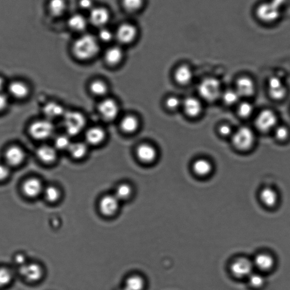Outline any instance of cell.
Here are the masks:
<instances>
[{
  "instance_id": "41",
  "label": "cell",
  "mask_w": 290,
  "mask_h": 290,
  "mask_svg": "<svg viewBox=\"0 0 290 290\" xmlns=\"http://www.w3.org/2000/svg\"><path fill=\"white\" fill-rule=\"evenodd\" d=\"M97 37L99 42L103 43H109L115 38V33L106 27L99 29Z\"/></svg>"
},
{
  "instance_id": "40",
  "label": "cell",
  "mask_w": 290,
  "mask_h": 290,
  "mask_svg": "<svg viewBox=\"0 0 290 290\" xmlns=\"http://www.w3.org/2000/svg\"><path fill=\"white\" fill-rule=\"evenodd\" d=\"M144 0H122L124 9L129 12L140 10L144 5Z\"/></svg>"
},
{
  "instance_id": "28",
  "label": "cell",
  "mask_w": 290,
  "mask_h": 290,
  "mask_svg": "<svg viewBox=\"0 0 290 290\" xmlns=\"http://www.w3.org/2000/svg\"><path fill=\"white\" fill-rule=\"evenodd\" d=\"M145 288L146 281L144 278L137 274L127 278L124 287L126 290H144Z\"/></svg>"
},
{
  "instance_id": "35",
  "label": "cell",
  "mask_w": 290,
  "mask_h": 290,
  "mask_svg": "<svg viewBox=\"0 0 290 290\" xmlns=\"http://www.w3.org/2000/svg\"><path fill=\"white\" fill-rule=\"evenodd\" d=\"M91 92L98 97H103L108 92V86L106 83L101 80H95L91 83L90 85Z\"/></svg>"
},
{
  "instance_id": "21",
  "label": "cell",
  "mask_w": 290,
  "mask_h": 290,
  "mask_svg": "<svg viewBox=\"0 0 290 290\" xmlns=\"http://www.w3.org/2000/svg\"><path fill=\"white\" fill-rule=\"evenodd\" d=\"M39 160L46 164H53L58 157L57 150L53 146L43 145L37 150Z\"/></svg>"
},
{
  "instance_id": "23",
  "label": "cell",
  "mask_w": 290,
  "mask_h": 290,
  "mask_svg": "<svg viewBox=\"0 0 290 290\" xmlns=\"http://www.w3.org/2000/svg\"><path fill=\"white\" fill-rule=\"evenodd\" d=\"M185 113L188 116L195 117L202 113V106L200 101L195 98L189 97L182 103Z\"/></svg>"
},
{
  "instance_id": "39",
  "label": "cell",
  "mask_w": 290,
  "mask_h": 290,
  "mask_svg": "<svg viewBox=\"0 0 290 290\" xmlns=\"http://www.w3.org/2000/svg\"><path fill=\"white\" fill-rule=\"evenodd\" d=\"M225 104L228 106H232L239 101V95L236 90H229L222 95Z\"/></svg>"
},
{
  "instance_id": "17",
  "label": "cell",
  "mask_w": 290,
  "mask_h": 290,
  "mask_svg": "<svg viewBox=\"0 0 290 290\" xmlns=\"http://www.w3.org/2000/svg\"><path fill=\"white\" fill-rule=\"evenodd\" d=\"M236 91L240 97H251L255 92V85L251 78L242 77L236 83Z\"/></svg>"
},
{
  "instance_id": "12",
  "label": "cell",
  "mask_w": 290,
  "mask_h": 290,
  "mask_svg": "<svg viewBox=\"0 0 290 290\" xmlns=\"http://www.w3.org/2000/svg\"><path fill=\"white\" fill-rule=\"evenodd\" d=\"M101 116L107 121H112L118 115L119 108L117 103L112 99H106L102 101L98 107Z\"/></svg>"
},
{
  "instance_id": "1",
  "label": "cell",
  "mask_w": 290,
  "mask_h": 290,
  "mask_svg": "<svg viewBox=\"0 0 290 290\" xmlns=\"http://www.w3.org/2000/svg\"><path fill=\"white\" fill-rule=\"evenodd\" d=\"M74 57L79 60L88 61L94 58L100 51V42L96 36L82 34L74 42L72 47Z\"/></svg>"
},
{
  "instance_id": "32",
  "label": "cell",
  "mask_w": 290,
  "mask_h": 290,
  "mask_svg": "<svg viewBox=\"0 0 290 290\" xmlns=\"http://www.w3.org/2000/svg\"><path fill=\"white\" fill-rule=\"evenodd\" d=\"M140 123L138 118L129 115L122 118L120 123L121 129L127 133H133L138 129Z\"/></svg>"
},
{
  "instance_id": "20",
  "label": "cell",
  "mask_w": 290,
  "mask_h": 290,
  "mask_svg": "<svg viewBox=\"0 0 290 290\" xmlns=\"http://www.w3.org/2000/svg\"><path fill=\"white\" fill-rule=\"evenodd\" d=\"M106 137L105 130L101 127L94 126L85 133V140L87 144L92 145L101 144Z\"/></svg>"
},
{
  "instance_id": "22",
  "label": "cell",
  "mask_w": 290,
  "mask_h": 290,
  "mask_svg": "<svg viewBox=\"0 0 290 290\" xmlns=\"http://www.w3.org/2000/svg\"><path fill=\"white\" fill-rule=\"evenodd\" d=\"M43 111L46 118L50 120L62 117L66 112L61 105L55 102L47 103L44 106Z\"/></svg>"
},
{
  "instance_id": "33",
  "label": "cell",
  "mask_w": 290,
  "mask_h": 290,
  "mask_svg": "<svg viewBox=\"0 0 290 290\" xmlns=\"http://www.w3.org/2000/svg\"><path fill=\"white\" fill-rule=\"evenodd\" d=\"M68 151L71 157L76 160H80L85 157L88 151V148L86 143L77 142L71 143Z\"/></svg>"
},
{
  "instance_id": "26",
  "label": "cell",
  "mask_w": 290,
  "mask_h": 290,
  "mask_svg": "<svg viewBox=\"0 0 290 290\" xmlns=\"http://www.w3.org/2000/svg\"><path fill=\"white\" fill-rule=\"evenodd\" d=\"M260 198L262 203L269 208L275 207L279 202V194L275 189L266 188L261 190Z\"/></svg>"
},
{
  "instance_id": "18",
  "label": "cell",
  "mask_w": 290,
  "mask_h": 290,
  "mask_svg": "<svg viewBox=\"0 0 290 290\" xmlns=\"http://www.w3.org/2000/svg\"><path fill=\"white\" fill-rule=\"evenodd\" d=\"M89 24L88 18L84 15L75 13L70 16L67 20V25L71 30L77 33H83Z\"/></svg>"
},
{
  "instance_id": "27",
  "label": "cell",
  "mask_w": 290,
  "mask_h": 290,
  "mask_svg": "<svg viewBox=\"0 0 290 290\" xmlns=\"http://www.w3.org/2000/svg\"><path fill=\"white\" fill-rule=\"evenodd\" d=\"M193 71L188 65H181L178 67L174 73V78L181 85H187L192 81Z\"/></svg>"
},
{
  "instance_id": "13",
  "label": "cell",
  "mask_w": 290,
  "mask_h": 290,
  "mask_svg": "<svg viewBox=\"0 0 290 290\" xmlns=\"http://www.w3.org/2000/svg\"><path fill=\"white\" fill-rule=\"evenodd\" d=\"M268 85L269 94L274 100L280 101L287 96V87L280 78L277 77L270 78Z\"/></svg>"
},
{
  "instance_id": "44",
  "label": "cell",
  "mask_w": 290,
  "mask_h": 290,
  "mask_svg": "<svg viewBox=\"0 0 290 290\" xmlns=\"http://www.w3.org/2000/svg\"><path fill=\"white\" fill-rule=\"evenodd\" d=\"M167 107L171 110H176L182 105L179 99L176 97H170L167 99L166 102Z\"/></svg>"
},
{
  "instance_id": "3",
  "label": "cell",
  "mask_w": 290,
  "mask_h": 290,
  "mask_svg": "<svg viewBox=\"0 0 290 290\" xmlns=\"http://www.w3.org/2000/svg\"><path fill=\"white\" fill-rule=\"evenodd\" d=\"M198 93L206 101H216L222 95L221 83L216 78H206L198 86Z\"/></svg>"
},
{
  "instance_id": "9",
  "label": "cell",
  "mask_w": 290,
  "mask_h": 290,
  "mask_svg": "<svg viewBox=\"0 0 290 290\" xmlns=\"http://www.w3.org/2000/svg\"><path fill=\"white\" fill-rule=\"evenodd\" d=\"M110 18V12L105 7L95 6L89 11L88 17L89 23L98 28L99 29L106 27Z\"/></svg>"
},
{
  "instance_id": "49",
  "label": "cell",
  "mask_w": 290,
  "mask_h": 290,
  "mask_svg": "<svg viewBox=\"0 0 290 290\" xmlns=\"http://www.w3.org/2000/svg\"><path fill=\"white\" fill-rule=\"evenodd\" d=\"M14 260L16 263L19 265V267L27 263L26 257L25 255H22V254H19V255H16Z\"/></svg>"
},
{
  "instance_id": "25",
  "label": "cell",
  "mask_w": 290,
  "mask_h": 290,
  "mask_svg": "<svg viewBox=\"0 0 290 290\" xmlns=\"http://www.w3.org/2000/svg\"><path fill=\"white\" fill-rule=\"evenodd\" d=\"M7 89L11 96L17 99L25 98L30 93L29 86L21 81L11 82L8 86Z\"/></svg>"
},
{
  "instance_id": "51",
  "label": "cell",
  "mask_w": 290,
  "mask_h": 290,
  "mask_svg": "<svg viewBox=\"0 0 290 290\" xmlns=\"http://www.w3.org/2000/svg\"><path fill=\"white\" fill-rule=\"evenodd\" d=\"M118 290H126L124 288H123L121 289Z\"/></svg>"
},
{
  "instance_id": "34",
  "label": "cell",
  "mask_w": 290,
  "mask_h": 290,
  "mask_svg": "<svg viewBox=\"0 0 290 290\" xmlns=\"http://www.w3.org/2000/svg\"><path fill=\"white\" fill-rule=\"evenodd\" d=\"M46 200L51 203L58 202L61 197V192L57 186L50 185L45 187L43 192Z\"/></svg>"
},
{
  "instance_id": "30",
  "label": "cell",
  "mask_w": 290,
  "mask_h": 290,
  "mask_svg": "<svg viewBox=\"0 0 290 290\" xmlns=\"http://www.w3.org/2000/svg\"><path fill=\"white\" fill-rule=\"evenodd\" d=\"M133 193L132 185L128 183H122L117 186L114 195L120 202H124L130 200L133 196Z\"/></svg>"
},
{
  "instance_id": "38",
  "label": "cell",
  "mask_w": 290,
  "mask_h": 290,
  "mask_svg": "<svg viewBox=\"0 0 290 290\" xmlns=\"http://www.w3.org/2000/svg\"><path fill=\"white\" fill-rule=\"evenodd\" d=\"M69 137L67 134H62L59 135V136L56 138L55 140L56 149L60 150H68L71 143H72L71 142Z\"/></svg>"
},
{
  "instance_id": "8",
  "label": "cell",
  "mask_w": 290,
  "mask_h": 290,
  "mask_svg": "<svg viewBox=\"0 0 290 290\" xmlns=\"http://www.w3.org/2000/svg\"><path fill=\"white\" fill-rule=\"evenodd\" d=\"M137 35V27L130 23L121 24L115 33V39L122 45H129L132 43L136 39Z\"/></svg>"
},
{
  "instance_id": "50",
  "label": "cell",
  "mask_w": 290,
  "mask_h": 290,
  "mask_svg": "<svg viewBox=\"0 0 290 290\" xmlns=\"http://www.w3.org/2000/svg\"><path fill=\"white\" fill-rule=\"evenodd\" d=\"M5 87V81L2 77L0 76V92H3Z\"/></svg>"
},
{
  "instance_id": "47",
  "label": "cell",
  "mask_w": 290,
  "mask_h": 290,
  "mask_svg": "<svg viewBox=\"0 0 290 290\" xmlns=\"http://www.w3.org/2000/svg\"><path fill=\"white\" fill-rule=\"evenodd\" d=\"M9 103V99L7 95L3 92H0V113L5 110Z\"/></svg>"
},
{
  "instance_id": "10",
  "label": "cell",
  "mask_w": 290,
  "mask_h": 290,
  "mask_svg": "<svg viewBox=\"0 0 290 290\" xmlns=\"http://www.w3.org/2000/svg\"><path fill=\"white\" fill-rule=\"evenodd\" d=\"M19 271L20 275L30 283H38L43 276V269L37 263H27L19 267Z\"/></svg>"
},
{
  "instance_id": "16",
  "label": "cell",
  "mask_w": 290,
  "mask_h": 290,
  "mask_svg": "<svg viewBox=\"0 0 290 290\" xmlns=\"http://www.w3.org/2000/svg\"><path fill=\"white\" fill-rule=\"evenodd\" d=\"M275 258L271 254L267 253L258 254L253 260L255 268L261 272L271 271L275 267Z\"/></svg>"
},
{
  "instance_id": "43",
  "label": "cell",
  "mask_w": 290,
  "mask_h": 290,
  "mask_svg": "<svg viewBox=\"0 0 290 290\" xmlns=\"http://www.w3.org/2000/svg\"><path fill=\"white\" fill-rule=\"evenodd\" d=\"M275 137L278 140L284 141L289 137V129L285 126H279L275 128Z\"/></svg>"
},
{
  "instance_id": "24",
  "label": "cell",
  "mask_w": 290,
  "mask_h": 290,
  "mask_svg": "<svg viewBox=\"0 0 290 290\" xmlns=\"http://www.w3.org/2000/svg\"><path fill=\"white\" fill-rule=\"evenodd\" d=\"M124 53L120 47L114 46L109 48L105 54V59L107 64L117 65L122 61Z\"/></svg>"
},
{
  "instance_id": "2",
  "label": "cell",
  "mask_w": 290,
  "mask_h": 290,
  "mask_svg": "<svg viewBox=\"0 0 290 290\" xmlns=\"http://www.w3.org/2000/svg\"><path fill=\"white\" fill-rule=\"evenodd\" d=\"M62 117L63 128L69 136H77L85 128L86 118L78 111H66Z\"/></svg>"
},
{
  "instance_id": "31",
  "label": "cell",
  "mask_w": 290,
  "mask_h": 290,
  "mask_svg": "<svg viewBox=\"0 0 290 290\" xmlns=\"http://www.w3.org/2000/svg\"><path fill=\"white\" fill-rule=\"evenodd\" d=\"M67 2L66 0H50L49 2V9L51 14L54 17H61L65 13L67 9Z\"/></svg>"
},
{
  "instance_id": "4",
  "label": "cell",
  "mask_w": 290,
  "mask_h": 290,
  "mask_svg": "<svg viewBox=\"0 0 290 290\" xmlns=\"http://www.w3.org/2000/svg\"><path fill=\"white\" fill-rule=\"evenodd\" d=\"M255 142V134L248 127L242 126L232 134V145L236 149L242 152L251 149Z\"/></svg>"
},
{
  "instance_id": "7",
  "label": "cell",
  "mask_w": 290,
  "mask_h": 290,
  "mask_svg": "<svg viewBox=\"0 0 290 290\" xmlns=\"http://www.w3.org/2000/svg\"><path fill=\"white\" fill-rule=\"evenodd\" d=\"M277 124V115L271 110L262 111L255 120L256 128L262 132H268L275 128Z\"/></svg>"
},
{
  "instance_id": "45",
  "label": "cell",
  "mask_w": 290,
  "mask_h": 290,
  "mask_svg": "<svg viewBox=\"0 0 290 290\" xmlns=\"http://www.w3.org/2000/svg\"><path fill=\"white\" fill-rule=\"evenodd\" d=\"M10 170L7 164H0V182L6 181L9 178Z\"/></svg>"
},
{
  "instance_id": "15",
  "label": "cell",
  "mask_w": 290,
  "mask_h": 290,
  "mask_svg": "<svg viewBox=\"0 0 290 290\" xmlns=\"http://www.w3.org/2000/svg\"><path fill=\"white\" fill-rule=\"evenodd\" d=\"M26 154L18 146H11L6 150L5 158L6 164L11 166H18L25 161Z\"/></svg>"
},
{
  "instance_id": "5",
  "label": "cell",
  "mask_w": 290,
  "mask_h": 290,
  "mask_svg": "<svg viewBox=\"0 0 290 290\" xmlns=\"http://www.w3.org/2000/svg\"><path fill=\"white\" fill-rule=\"evenodd\" d=\"M55 126L49 119L37 120L29 126L30 136L37 140H45L53 136L55 133Z\"/></svg>"
},
{
  "instance_id": "6",
  "label": "cell",
  "mask_w": 290,
  "mask_h": 290,
  "mask_svg": "<svg viewBox=\"0 0 290 290\" xmlns=\"http://www.w3.org/2000/svg\"><path fill=\"white\" fill-rule=\"evenodd\" d=\"M253 260L245 257H239L234 260L230 265V272L237 279H247L254 272Z\"/></svg>"
},
{
  "instance_id": "42",
  "label": "cell",
  "mask_w": 290,
  "mask_h": 290,
  "mask_svg": "<svg viewBox=\"0 0 290 290\" xmlns=\"http://www.w3.org/2000/svg\"><path fill=\"white\" fill-rule=\"evenodd\" d=\"M253 106L251 103L244 102L240 103L237 108V113L242 118H248L251 116L253 113Z\"/></svg>"
},
{
  "instance_id": "48",
  "label": "cell",
  "mask_w": 290,
  "mask_h": 290,
  "mask_svg": "<svg viewBox=\"0 0 290 290\" xmlns=\"http://www.w3.org/2000/svg\"><path fill=\"white\" fill-rule=\"evenodd\" d=\"M219 132L222 136L228 137L232 134V129L229 125L224 124L220 127Z\"/></svg>"
},
{
  "instance_id": "36",
  "label": "cell",
  "mask_w": 290,
  "mask_h": 290,
  "mask_svg": "<svg viewBox=\"0 0 290 290\" xmlns=\"http://www.w3.org/2000/svg\"><path fill=\"white\" fill-rule=\"evenodd\" d=\"M250 287L259 290L263 288L265 284V277L262 273L253 272L247 279Z\"/></svg>"
},
{
  "instance_id": "14",
  "label": "cell",
  "mask_w": 290,
  "mask_h": 290,
  "mask_svg": "<svg viewBox=\"0 0 290 290\" xmlns=\"http://www.w3.org/2000/svg\"><path fill=\"white\" fill-rule=\"evenodd\" d=\"M45 187L41 180L37 177L28 178L22 185V190L25 196L29 198H36L43 194Z\"/></svg>"
},
{
  "instance_id": "29",
  "label": "cell",
  "mask_w": 290,
  "mask_h": 290,
  "mask_svg": "<svg viewBox=\"0 0 290 290\" xmlns=\"http://www.w3.org/2000/svg\"><path fill=\"white\" fill-rule=\"evenodd\" d=\"M193 170L198 176L206 177L212 173L213 166L209 161L200 159L194 162Z\"/></svg>"
},
{
  "instance_id": "11",
  "label": "cell",
  "mask_w": 290,
  "mask_h": 290,
  "mask_svg": "<svg viewBox=\"0 0 290 290\" xmlns=\"http://www.w3.org/2000/svg\"><path fill=\"white\" fill-rule=\"evenodd\" d=\"M120 203L114 194H108L101 198L99 202V210L103 216L113 217L118 212Z\"/></svg>"
},
{
  "instance_id": "19",
  "label": "cell",
  "mask_w": 290,
  "mask_h": 290,
  "mask_svg": "<svg viewBox=\"0 0 290 290\" xmlns=\"http://www.w3.org/2000/svg\"><path fill=\"white\" fill-rule=\"evenodd\" d=\"M137 156L139 160L145 164H150L156 160L157 152L156 149L149 144H142L138 147Z\"/></svg>"
},
{
  "instance_id": "46",
  "label": "cell",
  "mask_w": 290,
  "mask_h": 290,
  "mask_svg": "<svg viewBox=\"0 0 290 290\" xmlns=\"http://www.w3.org/2000/svg\"><path fill=\"white\" fill-rule=\"evenodd\" d=\"M79 5L82 9L89 11L95 7L93 0H79Z\"/></svg>"
},
{
  "instance_id": "37",
  "label": "cell",
  "mask_w": 290,
  "mask_h": 290,
  "mask_svg": "<svg viewBox=\"0 0 290 290\" xmlns=\"http://www.w3.org/2000/svg\"><path fill=\"white\" fill-rule=\"evenodd\" d=\"M13 279V275L11 270L5 267H0V288L9 286Z\"/></svg>"
}]
</instances>
